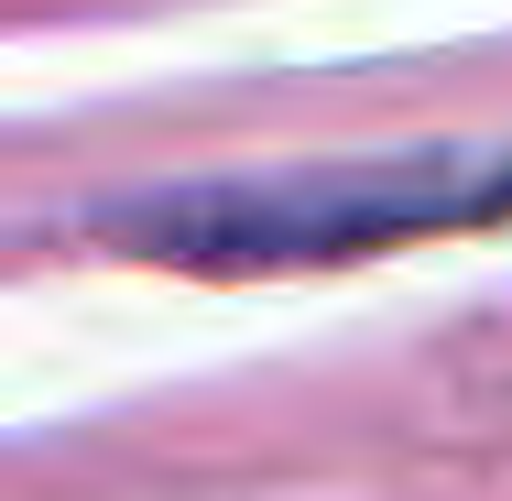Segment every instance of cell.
I'll use <instances>...</instances> for the list:
<instances>
[{
  "label": "cell",
  "instance_id": "6da1fadb",
  "mask_svg": "<svg viewBox=\"0 0 512 501\" xmlns=\"http://www.w3.org/2000/svg\"><path fill=\"white\" fill-rule=\"evenodd\" d=\"M512 218V142H404L349 164H251V175H175L88 207V240L153 273L262 284V273H338L404 240H458Z\"/></svg>",
  "mask_w": 512,
  "mask_h": 501
}]
</instances>
